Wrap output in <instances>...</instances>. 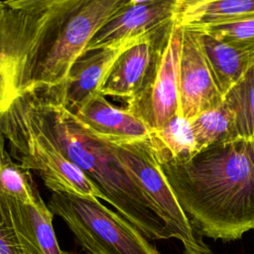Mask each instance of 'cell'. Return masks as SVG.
I'll use <instances>...</instances> for the list:
<instances>
[{"label": "cell", "instance_id": "obj_9", "mask_svg": "<svg viewBox=\"0 0 254 254\" xmlns=\"http://www.w3.org/2000/svg\"><path fill=\"white\" fill-rule=\"evenodd\" d=\"M178 7L179 0H127L92 38L85 54L161 32L175 21Z\"/></svg>", "mask_w": 254, "mask_h": 254}, {"label": "cell", "instance_id": "obj_5", "mask_svg": "<svg viewBox=\"0 0 254 254\" xmlns=\"http://www.w3.org/2000/svg\"><path fill=\"white\" fill-rule=\"evenodd\" d=\"M127 0H73L43 41L26 91L61 86L72 64L85 54L92 38Z\"/></svg>", "mask_w": 254, "mask_h": 254}, {"label": "cell", "instance_id": "obj_18", "mask_svg": "<svg viewBox=\"0 0 254 254\" xmlns=\"http://www.w3.org/2000/svg\"><path fill=\"white\" fill-rule=\"evenodd\" d=\"M190 121L198 151L238 139L233 114L224 102Z\"/></svg>", "mask_w": 254, "mask_h": 254}, {"label": "cell", "instance_id": "obj_4", "mask_svg": "<svg viewBox=\"0 0 254 254\" xmlns=\"http://www.w3.org/2000/svg\"><path fill=\"white\" fill-rule=\"evenodd\" d=\"M72 1H4L0 10V115L26 92L43 41Z\"/></svg>", "mask_w": 254, "mask_h": 254}, {"label": "cell", "instance_id": "obj_11", "mask_svg": "<svg viewBox=\"0 0 254 254\" xmlns=\"http://www.w3.org/2000/svg\"><path fill=\"white\" fill-rule=\"evenodd\" d=\"M141 40L95 50L83 55L72 64L61 86L41 93L52 96L69 111L74 112L88 99L100 93L117 59L124 51Z\"/></svg>", "mask_w": 254, "mask_h": 254}, {"label": "cell", "instance_id": "obj_15", "mask_svg": "<svg viewBox=\"0 0 254 254\" xmlns=\"http://www.w3.org/2000/svg\"><path fill=\"white\" fill-rule=\"evenodd\" d=\"M196 33L215 83L224 98L254 64V52L235 48L206 33Z\"/></svg>", "mask_w": 254, "mask_h": 254}, {"label": "cell", "instance_id": "obj_20", "mask_svg": "<svg viewBox=\"0 0 254 254\" xmlns=\"http://www.w3.org/2000/svg\"><path fill=\"white\" fill-rule=\"evenodd\" d=\"M223 102L233 114L238 138L254 140V64L227 92Z\"/></svg>", "mask_w": 254, "mask_h": 254}, {"label": "cell", "instance_id": "obj_23", "mask_svg": "<svg viewBox=\"0 0 254 254\" xmlns=\"http://www.w3.org/2000/svg\"><path fill=\"white\" fill-rule=\"evenodd\" d=\"M4 7V1H0V10Z\"/></svg>", "mask_w": 254, "mask_h": 254}, {"label": "cell", "instance_id": "obj_13", "mask_svg": "<svg viewBox=\"0 0 254 254\" xmlns=\"http://www.w3.org/2000/svg\"><path fill=\"white\" fill-rule=\"evenodd\" d=\"M72 113L86 130L104 141L134 142L146 140L150 134V129L141 119L126 107L113 105L101 93Z\"/></svg>", "mask_w": 254, "mask_h": 254}, {"label": "cell", "instance_id": "obj_16", "mask_svg": "<svg viewBox=\"0 0 254 254\" xmlns=\"http://www.w3.org/2000/svg\"><path fill=\"white\" fill-rule=\"evenodd\" d=\"M148 141L160 165L185 163L198 152L190 121L179 114L150 131Z\"/></svg>", "mask_w": 254, "mask_h": 254}, {"label": "cell", "instance_id": "obj_1", "mask_svg": "<svg viewBox=\"0 0 254 254\" xmlns=\"http://www.w3.org/2000/svg\"><path fill=\"white\" fill-rule=\"evenodd\" d=\"M160 166L198 236L234 241L254 229V140L238 138Z\"/></svg>", "mask_w": 254, "mask_h": 254}, {"label": "cell", "instance_id": "obj_7", "mask_svg": "<svg viewBox=\"0 0 254 254\" xmlns=\"http://www.w3.org/2000/svg\"><path fill=\"white\" fill-rule=\"evenodd\" d=\"M104 142L147 197L155 204L173 232L174 238L183 243L185 254H211L209 247L195 233L181 207L152 152L148 139L123 143Z\"/></svg>", "mask_w": 254, "mask_h": 254}, {"label": "cell", "instance_id": "obj_8", "mask_svg": "<svg viewBox=\"0 0 254 254\" xmlns=\"http://www.w3.org/2000/svg\"><path fill=\"white\" fill-rule=\"evenodd\" d=\"M176 19V18H175ZM182 27L174 21L162 38L152 72L143 89L126 108L152 130L161 128L179 112V59Z\"/></svg>", "mask_w": 254, "mask_h": 254}, {"label": "cell", "instance_id": "obj_12", "mask_svg": "<svg viewBox=\"0 0 254 254\" xmlns=\"http://www.w3.org/2000/svg\"><path fill=\"white\" fill-rule=\"evenodd\" d=\"M172 24L124 51L115 62L100 93L125 103L134 98L146 84L156 62L159 43Z\"/></svg>", "mask_w": 254, "mask_h": 254}, {"label": "cell", "instance_id": "obj_2", "mask_svg": "<svg viewBox=\"0 0 254 254\" xmlns=\"http://www.w3.org/2000/svg\"><path fill=\"white\" fill-rule=\"evenodd\" d=\"M48 133L64 157L93 183L118 213L150 239L174 238L155 204L125 170L108 145L52 96L31 91Z\"/></svg>", "mask_w": 254, "mask_h": 254}, {"label": "cell", "instance_id": "obj_19", "mask_svg": "<svg viewBox=\"0 0 254 254\" xmlns=\"http://www.w3.org/2000/svg\"><path fill=\"white\" fill-rule=\"evenodd\" d=\"M0 192L32 203L41 194L31 172L12 159L6 149V140L0 129Z\"/></svg>", "mask_w": 254, "mask_h": 254}, {"label": "cell", "instance_id": "obj_17", "mask_svg": "<svg viewBox=\"0 0 254 254\" xmlns=\"http://www.w3.org/2000/svg\"><path fill=\"white\" fill-rule=\"evenodd\" d=\"M7 197L13 216L32 238L40 254H76L60 248L53 227L54 214L42 197L32 203Z\"/></svg>", "mask_w": 254, "mask_h": 254}, {"label": "cell", "instance_id": "obj_21", "mask_svg": "<svg viewBox=\"0 0 254 254\" xmlns=\"http://www.w3.org/2000/svg\"><path fill=\"white\" fill-rule=\"evenodd\" d=\"M0 254H40L32 238L13 216L7 195L1 192Z\"/></svg>", "mask_w": 254, "mask_h": 254}, {"label": "cell", "instance_id": "obj_3", "mask_svg": "<svg viewBox=\"0 0 254 254\" xmlns=\"http://www.w3.org/2000/svg\"><path fill=\"white\" fill-rule=\"evenodd\" d=\"M0 129L13 157L36 172L52 192H66L103 199L93 183L70 163L48 133L31 91L17 97L0 115Z\"/></svg>", "mask_w": 254, "mask_h": 254}, {"label": "cell", "instance_id": "obj_6", "mask_svg": "<svg viewBox=\"0 0 254 254\" xmlns=\"http://www.w3.org/2000/svg\"><path fill=\"white\" fill-rule=\"evenodd\" d=\"M48 206L66 223L86 254H160L133 224L97 198L52 192Z\"/></svg>", "mask_w": 254, "mask_h": 254}, {"label": "cell", "instance_id": "obj_10", "mask_svg": "<svg viewBox=\"0 0 254 254\" xmlns=\"http://www.w3.org/2000/svg\"><path fill=\"white\" fill-rule=\"evenodd\" d=\"M178 91V114L188 120L219 106L224 99L202 53L197 33L184 28L179 59Z\"/></svg>", "mask_w": 254, "mask_h": 254}, {"label": "cell", "instance_id": "obj_14", "mask_svg": "<svg viewBox=\"0 0 254 254\" xmlns=\"http://www.w3.org/2000/svg\"><path fill=\"white\" fill-rule=\"evenodd\" d=\"M250 18L254 0H179L175 20L184 29L198 30Z\"/></svg>", "mask_w": 254, "mask_h": 254}, {"label": "cell", "instance_id": "obj_22", "mask_svg": "<svg viewBox=\"0 0 254 254\" xmlns=\"http://www.w3.org/2000/svg\"><path fill=\"white\" fill-rule=\"evenodd\" d=\"M191 31L206 33L235 48L254 52V18Z\"/></svg>", "mask_w": 254, "mask_h": 254}]
</instances>
